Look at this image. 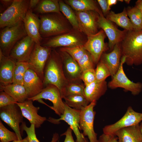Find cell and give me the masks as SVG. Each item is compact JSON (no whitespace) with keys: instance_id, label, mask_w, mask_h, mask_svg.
I'll return each mask as SVG.
<instances>
[{"instance_id":"cell-36","label":"cell","mask_w":142,"mask_h":142,"mask_svg":"<svg viewBox=\"0 0 142 142\" xmlns=\"http://www.w3.org/2000/svg\"><path fill=\"white\" fill-rule=\"evenodd\" d=\"M60 50L67 53L77 62L83 56L86 51L83 45L62 47Z\"/></svg>"},{"instance_id":"cell-7","label":"cell","mask_w":142,"mask_h":142,"mask_svg":"<svg viewBox=\"0 0 142 142\" xmlns=\"http://www.w3.org/2000/svg\"><path fill=\"white\" fill-rule=\"evenodd\" d=\"M97 101L91 102L80 110L79 125L80 130L83 131V135L88 136L90 142H98L97 134L94 131V122L96 112L94 108Z\"/></svg>"},{"instance_id":"cell-38","label":"cell","mask_w":142,"mask_h":142,"mask_svg":"<svg viewBox=\"0 0 142 142\" xmlns=\"http://www.w3.org/2000/svg\"><path fill=\"white\" fill-rule=\"evenodd\" d=\"M96 80L102 82L110 76L109 71L105 64L101 60L99 63L95 70Z\"/></svg>"},{"instance_id":"cell-8","label":"cell","mask_w":142,"mask_h":142,"mask_svg":"<svg viewBox=\"0 0 142 142\" xmlns=\"http://www.w3.org/2000/svg\"><path fill=\"white\" fill-rule=\"evenodd\" d=\"M65 103V109L63 114L58 119L50 117L47 120L55 124H58L60 121L63 120L70 125L76 137V142H88L79 131V122L80 110H78L69 107Z\"/></svg>"},{"instance_id":"cell-28","label":"cell","mask_w":142,"mask_h":142,"mask_svg":"<svg viewBox=\"0 0 142 142\" xmlns=\"http://www.w3.org/2000/svg\"><path fill=\"white\" fill-rule=\"evenodd\" d=\"M59 0H41L33 9L39 14L57 13L61 14L60 10Z\"/></svg>"},{"instance_id":"cell-23","label":"cell","mask_w":142,"mask_h":142,"mask_svg":"<svg viewBox=\"0 0 142 142\" xmlns=\"http://www.w3.org/2000/svg\"><path fill=\"white\" fill-rule=\"evenodd\" d=\"M107 86L105 80L102 82L95 80L85 86L84 96L89 103L94 101H97L105 94Z\"/></svg>"},{"instance_id":"cell-22","label":"cell","mask_w":142,"mask_h":142,"mask_svg":"<svg viewBox=\"0 0 142 142\" xmlns=\"http://www.w3.org/2000/svg\"><path fill=\"white\" fill-rule=\"evenodd\" d=\"M121 50L120 44H116L112 50L108 53L102 54V61L108 68L112 77L117 72L120 63Z\"/></svg>"},{"instance_id":"cell-3","label":"cell","mask_w":142,"mask_h":142,"mask_svg":"<svg viewBox=\"0 0 142 142\" xmlns=\"http://www.w3.org/2000/svg\"><path fill=\"white\" fill-rule=\"evenodd\" d=\"M27 35L23 22L2 28L0 33V49L3 55L8 57L15 44Z\"/></svg>"},{"instance_id":"cell-10","label":"cell","mask_w":142,"mask_h":142,"mask_svg":"<svg viewBox=\"0 0 142 142\" xmlns=\"http://www.w3.org/2000/svg\"><path fill=\"white\" fill-rule=\"evenodd\" d=\"M0 117L14 131L18 140L22 139L19 125L23 122V116L17 104H12L0 108Z\"/></svg>"},{"instance_id":"cell-30","label":"cell","mask_w":142,"mask_h":142,"mask_svg":"<svg viewBox=\"0 0 142 142\" xmlns=\"http://www.w3.org/2000/svg\"><path fill=\"white\" fill-rule=\"evenodd\" d=\"M60 12L66 17L73 27L76 31L80 32L77 19L75 13L70 7L62 1H59Z\"/></svg>"},{"instance_id":"cell-17","label":"cell","mask_w":142,"mask_h":142,"mask_svg":"<svg viewBox=\"0 0 142 142\" xmlns=\"http://www.w3.org/2000/svg\"><path fill=\"white\" fill-rule=\"evenodd\" d=\"M79 35L74 32L63 34L54 36L44 42L42 46L49 48L71 47L83 45Z\"/></svg>"},{"instance_id":"cell-5","label":"cell","mask_w":142,"mask_h":142,"mask_svg":"<svg viewBox=\"0 0 142 142\" xmlns=\"http://www.w3.org/2000/svg\"><path fill=\"white\" fill-rule=\"evenodd\" d=\"M30 0H14L11 5L0 15V28L23 22L29 9Z\"/></svg>"},{"instance_id":"cell-51","label":"cell","mask_w":142,"mask_h":142,"mask_svg":"<svg viewBox=\"0 0 142 142\" xmlns=\"http://www.w3.org/2000/svg\"><path fill=\"white\" fill-rule=\"evenodd\" d=\"M124 1L126 3H128V4H129L130 1V0H124Z\"/></svg>"},{"instance_id":"cell-43","label":"cell","mask_w":142,"mask_h":142,"mask_svg":"<svg viewBox=\"0 0 142 142\" xmlns=\"http://www.w3.org/2000/svg\"><path fill=\"white\" fill-rule=\"evenodd\" d=\"M14 0H0V14L7 9L12 4Z\"/></svg>"},{"instance_id":"cell-25","label":"cell","mask_w":142,"mask_h":142,"mask_svg":"<svg viewBox=\"0 0 142 142\" xmlns=\"http://www.w3.org/2000/svg\"><path fill=\"white\" fill-rule=\"evenodd\" d=\"M0 91H3L12 97L17 102L22 103L28 97L23 85L12 83L6 86H0Z\"/></svg>"},{"instance_id":"cell-1","label":"cell","mask_w":142,"mask_h":142,"mask_svg":"<svg viewBox=\"0 0 142 142\" xmlns=\"http://www.w3.org/2000/svg\"><path fill=\"white\" fill-rule=\"evenodd\" d=\"M120 44L122 56L128 65L142 64V30L127 31Z\"/></svg>"},{"instance_id":"cell-19","label":"cell","mask_w":142,"mask_h":142,"mask_svg":"<svg viewBox=\"0 0 142 142\" xmlns=\"http://www.w3.org/2000/svg\"><path fill=\"white\" fill-rule=\"evenodd\" d=\"M33 102L28 99L23 102L16 104L20 108L23 117L28 120L31 124L34 125L35 128H39L47 119L46 117L38 114L40 107L34 106Z\"/></svg>"},{"instance_id":"cell-42","label":"cell","mask_w":142,"mask_h":142,"mask_svg":"<svg viewBox=\"0 0 142 142\" xmlns=\"http://www.w3.org/2000/svg\"><path fill=\"white\" fill-rule=\"evenodd\" d=\"M118 140L115 135L103 133L99 136L98 142H118Z\"/></svg>"},{"instance_id":"cell-48","label":"cell","mask_w":142,"mask_h":142,"mask_svg":"<svg viewBox=\"0 0 142 142\" xmlns=\"http://www.w3.org/2000/svg\"><path fill=\"white\" fill-rule=\"evenodd\" d=\"M140 11L142 15V0H138L136 2L135 6Z\"/></svg>"},{"instance_id":"cell-26","label":"cell","mask_w":142,"mask_h":142,"mask_svg":"<svg viewBox=\"0 0 142 142\" xmlns=\"http://www.w3.org/2000/svg\"><path fill=\"white\" fill-rule=\"evenodd\" d=\"M106 18L115 23L124 30L127 31L133 30V25L128 17L125 8L122 12L119 13H116L112 11L109 12L106 16Z\"/></svg>"},{"instance_id":"cell-16","label":"cell","mask_w":142,"mask_h":142,"mask_svg":"<svg viewBox=\"0 0 142 142\" xmlns=\"http://www.w3.org/2000/svg\"><path fill=\"white\" fill-rule=\"evenodd\" d=\"M80 32L87 36L94 34L98 32V20L99 14L92 11L76 12L75 13Z\"/></svg>"},{"instance_id":"cell-14","label":"cell","mask_w":142,"mask_h":142,"mask_svg":"<svg viewBox=\"0 0 142 142\" xmlns=\"http://www.w3.org/2000/svg\"><path fill=\"white\" fill-rule=\"evenodd\" d=\"M97 22L99 27L102 29L108 38V46L110 49H113L115 45L121 43L124 38L127 31L118 29L104 17L102 12L99 14Z\"/></svg>"},{"instance_id":"cell-15","label":"cell","mask_w":142,"mask_h":142,"mask_svg":"<svg viewBox=\"0 0 142 142\" xmlns=\"http://www.w3.org/2000/svg\"><path fill=\"white\" fill-rule=\"evenodd\" d=\"M35 44L34 40L27 35L15 44L8 57L16 62H28Z\"/></svg>"},{"instance_id":"cell-33","label":"cell","mask_w":142,"mask_h":142,"mask_svg":"<svg viewBox=\"0 0 142 142\" xmlns=\"http://www.w3.org/2000/svg\"><path fill=\"white\" fill-rule=\"evenodd\" d=\"M29 68L28 62H17L14 72L13 83L23 85L25 74Z\"/></svg>"},{"instance_id":"cell-21","label":"cell","mask_w":142,"mask_h":142,"mask_svg":"<svg viewBox=\"0 0 142 142\" xmlns=\"http://www.w3.org/2000/svg\"><path fill=\"white\" fill-rule=\"evenodd\" d=\"M16 62L3 54L0 49V86L13 83L14 70Z\"/></svg>"},{"instance_id":"cell-37","label":"cell","mask_w":142,"mask_h":142,"mask_svg":"<svg viewBox=\"0 0 142 142\" xmlns=\"http://www.w3.org/2000/svg\"><path fill=\"white\" fill-rule=\"evenodd\" d=\"M0 140L1 142H9L18 140V136L15 132L7 129L0 120Z\"/></svg>"},{"instance_id":"cell-41","label":"cell","mask_w":142,"mask_h":142,"mask_svg":"<svg viewBox=\"0 0 142 142\" xmlns=\"http://www.w3.org/2000/svg\"><path fill=\"white\" fill-rule=\"evenodd\" d=\"M17 102L11 96L3 91L0 92V108Z\"/></svg>"},{"instance_id":"cell-49","label":"cell","mask_w":142,"mask_h":142,"mask_svg":"<svg viewBox=\"0 0 142 142\" xmlns=\"http://www.w3.org/2000/svg\"><path fill=\"white\" fill-rule=\"evenodd\" d=\"M12 142H29L28 137L27 136L23 139L13 141Z\"/></svg>"},{"instance_id":"cell-11","label":"cell","mask_w":142,"mask_h":142,"mask_svg":"<svg viewBox=\"0 0 142 142\" xmlns=\"http://www.w3.org/2000/svg\"><path fill=\"white\" fill-rule=\"evenodd\" d=\"M106 34L102 29L94 34L87 36V40L83 45L84 49L91 55L94 64L98 63L103 52L108 47L104 42Z\"/></svg>"},{"instance_id":"cell-13","label":"cell","mask_w":142,"mask_h":142,"mask_svg":"<svg viewBox=\"0 0 142 142\" xmlns=\"http://www.w3.org/2000/svg\"><path fill=\"white\" fill-rule=\"evenodd\" d=\"M142 121V113L135 111L129 106L125 114L118 121L113 124L106 125L103 128V133L114 135L121 129L139 124Z\"/></svg>"},{"instance_id":"cell-35","label":"cell","mask_w":142,"mask_h":142,"mask_svg":"<svg viewBox=\"0 0 142 142\" xmlns=\"http://www.w3.org/2000/svg\"><path fill=\"white\" fill-rule=\"evenodd\" d=\"M84 88L83 86L77 83L67 84L64 88L61 97L63 98L65 96L74 95L84 96Z\"/></svg>"},{"instance_id":"cell-40","label":"cell","mask_w":142,"mask_h":142,"mask_svg":"<svg viewBox=\"0 0 142 142\" xmlns=\"http://www.w3.org/2000/svg\"><path fill=\"white\" fill-rule=\"evenodd\" d=\"M80 79L84 82L85 86L88 85L96 80L95 70L88 69L82 72Z\"/></svg>"},{"instance_id":"cell-46","label":"cell","mask_w":142,"mask_h":142,"mask_svg":"<svg viewBox=\"0 0 142 142\" xmlns=\"http://www.w3.org/2000/svg\"><path fill=\"white\" fill-rule=\"evenodd\" d=\"M40 1L39 0H30L28 9L32 10L34 9L37 6Z\"/></svg>"},{"instance_id":"cell-31","label":"cell","mask_w":142,"mask_h":142,"mask_svg":"<svg viewBox=\"0 0 142 142\" xmlns=\"http://www.w3.org/2000/svg\"><path fill=\"white\" fill-rule=\"evenodd\" d=\"M63 98L68 105L78 110H81L89 103L85 97L82 95H69Z\"/></svg>"},{"instance_id":"cell-47","label":"cell","mask_w":142,"mask_h":142,"mask_svg":"<svg viewBox=\"0 0 142 142\" xmlns=\"http://www.w3.org/2000/svg\"><path fill=\"white\" fill-rule=\"evenodd\" d=\"M108 4V10L109 11L110 9L111 6L116 4L118 0H107Z\"/></svg>"},{"instance_id":"cell-6","label":"cell","mask_w":142,"mask_h":142,"mask_svg":"<svg viewBox=\"0 0 142 142\" xmlns=\"http://www.w3.org/2000/svg\"><path fill=\"white\" fill-rule=\"evenodd\" d=\"M126 57L122 56L121 58L119 68L116 73L112 77V80L108 84L109 88L113 89L121 88L130 91L132 94H139L142 90V83H134L130 80L126 76L123 68V65L126 61Z\"/></svg>"},{"instance_id":"cell-27","label":"cell","mask_w":142,"mask_h":142,"mask_svg":"<svg viewBox=\"0 0 142 142\" xmlns=\"http://www.w3.org/2000/svg\"><path fill=\"white\" fill-rule=\"evenodd\" d=\"M65 2L76 12L93 11L99 14L102 12L92 0H67Z\"/></svg>"},{"instance_id":"cell-12","label":"cell","mask_w":142,"mask_h":142,"mask_svg":"<svg viewBox=\"0 0 142 142\" xmlns=\"http://www.w3.org/2000/svg\"><path fill=\"white\" fill-rule=\"evenodd\" d=\"M42 99L50 101L53 105L49 106L59 116L63 114L65 103L62 100L59 89L56 86L52 84L47 85L37 95L28 99L33 101H38Z\"/></svg>"},{"instance_id":"cell-2","label":"cell","mask_w":142,"mask_h":142,"mask_svg":"<svg viewBox=\"0 0 142 142\" xmlns=\"http://www.w3.org/2000/svg\"><path fill=\"white\" fill-rule=\"evenodd\" d=\"M44 70V85H54L62 95L67 80L63 72L59 55L55 50L51 51Z\"/></svg>"},{"instance_id":"cell-4","label":"cell","mask_w":142,"mask_h":142,"mask_svg":"<svg viewBox=\"0 0 142 142\" xmlns=\"http://www.w3.org/2000/svg\"><path fill=\"white\" fill-rule=\"evenodd\" d=\"M61 15L57 13L39 14L40 33L42 38L59 35L68 31Z\"/></svg>"},{"instance_id":"cell-45","label":"cell","mask_w":142,"mask_h":142,"mask_svg":"<svg viewBox=\"0 0 142 142\" xmlns=\"http://www.w3.org/2000/svg\"><path fill=\"white\" fill-rule=\"evenodd\" d=\"M72 131L69 126L65 132L61 135V136L65 135V136L64 142H75L72 135Z\"/></svg>"},{"instance_id":"cell-9","label":"cell","mask_w":142,"mask_h":142,"mask_svg":"<svg viewBox=\"0 0 142 142\" xmlns=\"http://www.w3.org/2000/svg\"><path fill=\"white\" fill-rule=\"evenodd\" d=\"M51 52V48L35 44L28 62L30 68L43 81L44 70Z\"/></svg>"},{"instance_id":"cell-29","label":"cell","mask_w":142,"mask_h":142,"mask_svg":"<svg viewBox=\"0 0 142 142\" xmlns=\"http://www.w3.org/2000/svg\"><path fill=\"white\" fill-rule=\"evenodd\" d=\"M64 52L65 66L67 73L73 79H80L82 71L77 61L68 53Z\"/></svg>"},{"instance_id":"cell-39","label":"cell","mask_w":142,"mask_h":142,"mask_svg":"<svg viewBox=\"0 0 142 142\" xmlns=\"http://www.w3.org/2000/svg\"><path fill=\"white\" fill-rule=\"evenodd\" d=\"M77 62L82 72L86 70L94 68V63L92 57L86 50L83 56Z\"/></svg>"},{"instance_id":"cell-18","label":"cell","mask_w":142,"mask_h":142,"mask_svg":"<svg viewBox=\"0 0 142 142\" xmlns=\"http://www.w3.org/2000/svg\"><path fill=\"white\" fill-rule=\"evenodd\" d=\"M27 35L32 39L35 43L41 44L43 38L40 33V20L37 15L28 9L23 21Z\"/></svg>"},{"instance_id":"cell-50","label":"cell","mask_w":142,"mask_h":142,"mask_svg":"<svg viewBox=\"0 0 142 142\" xmlns=\"http://www.w3.org/2000/svg\"><path fill=\"white\" fill-rule=\"evenodd\" d=\"M139 128L141 135V140L142 142V122H141L139 124Z\"/></svg>"},{"instance_id":"cell-34","label":"cell","mask_w":142,"mask_h":142,"mask_svg":"<svg viewBox=\"0 0 142 142\" xmlns=\"http://www.w3.org/2000/svg\"><path fill=\"white\" fill-rule=\"evenodd\" d=\"M23 130L25 131L27 134L29 142H40L36 136L34 125L31 124L29 127H27L25 122H23L21 125ZM59 139V135L57 133H54L50 142H57Z\"/></svg>"},{"instance_id":"cell-20","label":"cell","mask_w":142,"mask_h":142,"mask_svg":"<svg viewBox=\"0 0 142 142\" xmlns=\"http://www.w3.org/2000/svg\"><path fill=\"white\" fill-rule=\"evenodd\" d=\"M23 85L28 98L37 95L44 88L43 80L34 71L30 68L27 70L25 74Z\"/></svg>"},{"instance_id":"cell-32","label":"cell","mask_w":142,"mask_h":142,"mask_svg":"<svg viewBox=\"0 0 142 142\" xmlns=\"http://www.w3.org/2000/svg\"><path fill=\"white\" fill-rule=\"evenodd\" d=\"M128 16L130 18L133 30H142V15L139 9L136 6L126 10Z\"/></svg>"},{"instance_id":"cell-44","label":"cell","mask_w":142,"mask_h":142,"mask_svg":"<svg viewBox=\"0 0 142 142\" xmlns=\"http://www.w3.org/2000/svg\"><path fill=\"white\" fill-rule=\"evenodd\" d=\"M97 1L101 8L103 15L107 16L109 12L108 10L107 0H98Z\"/></svg>"},{"instance_id":"cell-24","label":"cell","mask_w":142,"mask_h":142,"mask_svg":"<svg viewBox=\"0 0 142 142\" xmlns=\"http://www.w3.org/2000/svg\"><path fill=\"white\" fill-rule=\"evenodd\" d=\"M114 135L118 142H142L139 124L120 129Z\"/></svg>"}]
</instances>
